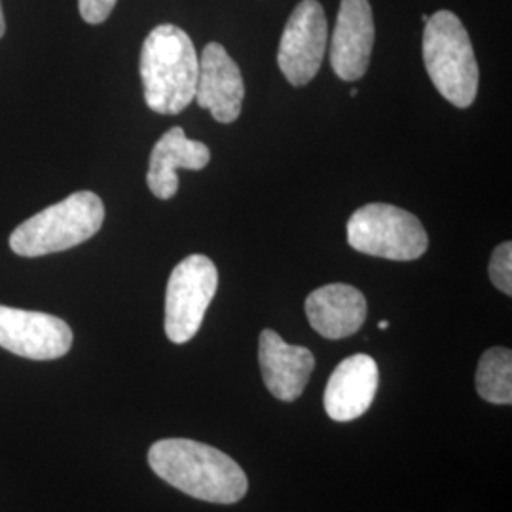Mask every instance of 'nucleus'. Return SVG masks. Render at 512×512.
I'll use <instances>...</instances> for the list:
<instances>
[{"label":"nucleus","instance_id":"obj_17","mask_svg":"<svg viewBox=\"0 0 512 512\" xmlns=\"http://www.w3.org/2000/svg\"><path fill=\"white\" fill-rule=\"evenodd\" d=\"M116 2L118 0H78V10L86 23L99 25V23L107 21Z\"/></svg>","mask_w":512,"mask_h":512},{"label":"nucleus","instance_id":"obj_16","mask_svg":"<svg viewBox=\"0 0 512 512\" xmlns=\"http://www.w3.org/2000/svg\"><path fill=\"white\" fill-rule=\"evenodd\" d=\"M490 279L501 293L512 294V243H501L490 258Z\"/></svg>","mask_w":512,"mask_h":512},{"label":"nucleus","instance_id":"obj_14","mask_svg":"<svg viewBox=\"0 0 512 512\" xmlns=\"http://www.w3.org/2000/svg\"><path fill=\"white\" fill-rule=\"evenodd\" d=\"M211 160V150L186 137L181 128H171L152 148L147 184L160 200H171L179 190L177 169L202 171Z\"/></svg>","mask_w":512,"mask_h":512},{"label":"nucleus","instance_id":"obj_15","mask_svg":"<svg viewBox=\"0 0 512 512\" xmlns=\"http://www.w3.org/2000/svg\"><path fill=\"white\" fill-rule=\"evenodd\" d=\"M476 391L488 403H512L511 349H488L480 357L476 370Z\"/></svg>","mask_w":512,"mask_h":512},{"label":"nucleus","instance_id":"obj_13","mask_svg":"<svg viewBox=\"0 0 512 512\" xmlns=\"http://www.w3.org/2000/svg\"><path fill=\"white\" fill-rule=\"evenodd\" d=\"M311 327L327 340H342L363 327L366 298L346 283L325 285L306 298Z\"/></svg>","mask_w":512,"mask_h":512},{"label":"nucleus","instance_id":"obj_12","mask_svg":"<svg viewBox=\"0 0 512 512\" xmlns=\"http://www.w3.org/2000/svg\"><path fill=\"white\" fill-rule=\"evenodd\" d=\"M380 370L372 357L357 353L344 359L330 374L325 389V410L330 420L361 418L376 397Z\"/></svg>","mask_w":512,"mask_h":512},{"label":"nucleus","instance_id":"obj_6","mask_svg":"<svg viewBox=\"0 0 512 512\" xmlns=\"http://www.w3.org/2000/svg\"><path fill=\"white\" fill-rule=\"evenodd\" d=\"M217 289L219 272L211 258L190 255L175 266L165 293V334L173 344H186L198 334Z\"/></svg>","mask_w":512,"mask_h":512},{"label":"nucleus","instance_id":"obj_2","mask_svg":"<svg viewBox=\"0 0 512 512\" xmlns=\"http://www.w3.org/2000/svg\"><path fill=\"white\" fill-rule=\"evenodd\" d=\"M148 109L158 114L183 112L196 95L200 57L181 27L165 23L150 31L139 61Z\"/></svg>","mask_w":512,"mask_h":512},{"label":"nucleus","instance_id":"obj_5","mask_svg":"<svg viewBox=\"0 0 512 512\" xmlns=\"http://www.w3.org/2000/svg\"><path fill=\"white\" fill-rule=\"evenodd\" d=\"M348 243L359 253L408 262L429 247L420 219L389 203H368L348 222Z\"/></svg>","mask_w":512,"mask_h":512},{"label":"nucleus","instance_id":"obj_4","mask_svg":"<svg viewBox=\"0 0 512 512\" xmlns=\"http://www.w3.org/2000/svg\"><path fill=\"white\" fill-rule=\"evenodd\" d=\"M103 222L105 205L101 198L88 190L74 192L21 222L10 236V247L16 255L27 258L69 251L92 239Z\"/></svg>","mask_w":512,"mask_h":512},{"label":"nucleus","instance_id":"obj_19","mask_svg":"<svg viewBox=\"0 0 512 512\" xmlns=\"http://www.w3.org/2000/svg\"><path fill=\"white\" fill-rule=\"evenodd\" d=\"M378 327L382 330L389 329V323H387V321H380V323H378Z\"/></svg>","mask_w":512,"mask_h":512},{"label":"nucleus","instance_id":"obj_9","mask_svg":"<svg viewBox=\"0 0 512 512\" xmlns=\"http://www.w3.org/2000/svg\"><path fill=\"white\" fill-rule=\"evenodd\" d=\"M374 16L368 0H342L330 42V65L346 82L363 78L374 46Z\"/></svg>","mask_w":512,"mask_h":512},{"label":"nucleus","instance_id":"obj_8","mask_svg":"<svg viewBox=\"0 0 512 512\" xmlns=\"http://www.w3.org/2000/svg\"><path fill=\"white\" fill-rule=\"evenodd\" d=\"M73 346L71 327L50 313L0 306V348L31 359L54 361Z\"/></svg>","mask_w":512,"mask_h":512},{"label":"nucleus","instance_id":"obj_1","mask_svg":"<svg viewBox=\"0 0 512 512\" xmlns=\"http://www.w3.org/2000/svg\"><path fill=\"white\" fill-rule=\"evenodd\" d=\"M152 471L194 499L232 505L241 501L249 480L230 456L198 440L165 439L150 446Z\"/></svg>","mask_w":512,"mask_h":512},{"label":"nucleus","instance_id":"obj_3","mask_svg":"<svg viewBox=\"0 0 512 512\" xmlns=\"http://www.w3.org/2000/svg\"><path fill=\"white\" fill-rule=\"evenodd\" d=\"M423 61L440 95L458 109L475 103L478 63L467 29L450 10H439L425 21Z\"/></svg>","mask_w":512,"mask_h":512},{"label":"nucleus","instance_id":"obj_18","mask_svg":"<svg viewBox=\"0 0 512 512\" xmlns=\"http://www.w3.org/2000/svg\"><path fill=\"white\" fill-rule=\"evenodd\" d=\"M6 31V23H4V14H2V6H0V38L4 37Z\"/></svg>","mask_w":512,"mask_h":512},{"label":"nucleus","instance_id":"obj_11","mask_svg":"<svg viewBox=\"0 0 512 512\" xmlns=\"http://www.w3.org/2000/svg\"><path fill=\"white\" fill-rule=\"evenodd\" d=\"M258 363L264 384L275 399L293 403L310 382L315 357L310 349L287 344L275 330H262Z\"/></svg>","mask_w":512,"mask_h":512},{"label":"nucleus","instance_id":"obj_10","mask_svg":"<svg viewBox=\"0 0 512 512\" xmlns=\"http://www.w3.org/2000/svg\"><path fill=\"white\" fill-rule=\"evenodd\" d=\"M245 84L238 63L219 42L203 48L194 101L211 112L220 124H232L241 114Z\"/></svg>","mask_w":512,"mask_h":512},{"label":"nucleus","instance_id":"obj_7","mask_svg":"<svg viewBox=\"0 0 512 512\" xmlns=\"http://www.w3.org/2000/svg\"><path fill=\"white\" fill-rule=\"evenodd\" d=\"M329 25L323 6L317 0H302L287 21L277 63L283 76L293 86H306L317 76L327 52Z\"/></svg>","mask_w":512,"mask_h":512}]
</instances>
